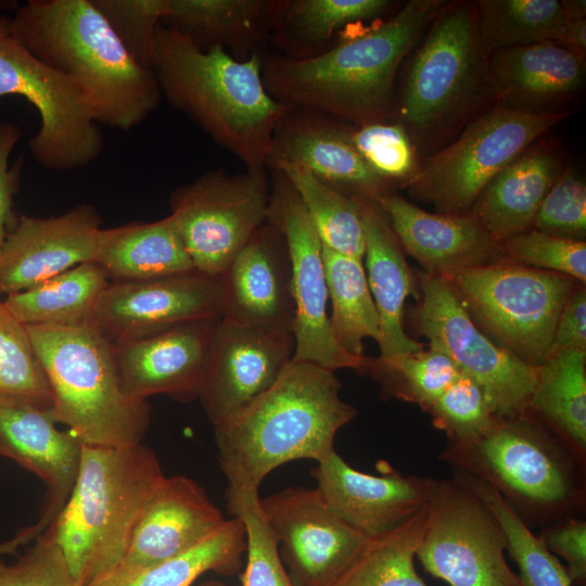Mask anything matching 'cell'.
Wrapping results in <instances>:
<instances>
[{"label": "cell", "mask_w": 586, "mask_h": 586, "mask_svg": "<svg viewBox=\"0 0 586 586\" xmlns=\"http://www.w3.org/2000/svg\"><path fill=\"white\" fill-rule=\"evenodd\" d=\"M441 0H410L395 15L304 59H263L267 91L290 109L360 126L396 115L400 63L422 36Z\"/></svg>", "instance_id": "1"}, {"label": "cell", "mask_w": 586, "mask_h": 586, "mask_svg": "<svg viewBox=\"0 0 586 586\" xmlns=\"http://www.w3.org/2000/svg\"><path fill=\"white\" fill-rule=\"evenodd\" d=\"M341 388L333 371L292 358L271 387L213 425L228 487L258 489L286 462L335 451L337 432L357 416Z\"/></svg>", "instance_id": "2"}, {"label": "cell", "mask_w": 586, "mask_h": 586, "mask_svg": "<svg viewBox=\"0 0 586 586\" xmlns=\"http://www.w3.org/2000/svg\"><path fill=\"white\" fill-rule=\"evenodd\" d=\"M263 56L199 49L162 24L153 73L162 97L249 170H266L275 130L290 111L266 89Z\"/></svg>", "instance_id": "3"}, {"label": "cell", "mask_w": 586, "mask_h": 586, "mask_svg": "<svg viewBox=\"0 0 586 586\" xmlns=\"http://www.w3.org/2000/svg\"><path fill=\"white\" fill-rule=\"evenodd\" d=\"M10 36L76 81L100 125L129 131L158 106L162 94L153 71L129 54L91 0H28L11 17Z\"/></svg>", "instance_id": "4"}, {"label": "cell", "mask_w": 586, "mask_h": 586, "mask_svg": "<svg viewBox=\"0 0 586 586\" xmlns=\"http://www.w3.org/2000/svg\"><path fill=\"white\" fill-rule=\"evenodd\" d=\"M164 477L155 453L142 442L82 445L73 491L47 527L79 586L120 565L139 517Z\"/></svg>", "instance_id": "5"}, {"label": "cell", "mask_w": 586, "mask_h": 586, "mask_svg": "<svg viewBox=\"0 0 586 586\" xmlns=\"http://www.w3.org/2000/svg\"><path fill=\"white\" fill-rule=\"evenodd\" d=\"M441 459L496 489L528 526L579 515L585 505L584 463L527 411L448 443Z\"/></svg>", "instance_id": "6"}, {"label": "cell", "mask_w": 586, "mask_h": 586, "mask_svg": "<svg viewBox=\"0 0 586 586\" xmlns=\"http://www.w3.org/2000/svg\"><path fill=\"white\" fill-rule=\"evenodd\" d=\"M26 329L50 387L55 423L87 445L142 442L151 407L126 393L113 343L93 323Z\"/></svg>", "instance_id": "7"}, {"label": "cell", "mask_w": 586, "mask_h": 586, "mask_svg": "<svg viewBox=\"0 0 586 586\" xmlns=\"http://www.w3.org/2000/svg\"><path fill=\"white\" fill-rule=\"evenodd\" d=\"M497 100L474 4L443 5L411 62L397 109L399 124L410 139H432Z\"/></svg>", "instance_id": "8"}, {"label": "cell", "mask_w": 586, "mask_h": 586, "mask_svg": "<svg viewBox=\"0 0 586 586\" xmlns=\"http://www.w3.org/2000/svg\"><path fill=\"white\" fill-rule=\"evenodd\" d=\"M492 340L534 367L549 357L559 315L575 280L519 263L469 267L442 276Z\"/></svg>", "instance_id": "9"}, {"label": "cell", "mask_w": 586, "mask_h": 586, "mask_svg": "<svg viewBox=\"0 0 586 586\" xmlns=\"http://www.w3.org/2000/svg\"><path fill=\"white\" fill-rule=\"evenodd\" d=\"M564 117V112L495 105L471 119L453 143L415 169L405 186L445 214L466 212L502 169Z\"/></svg>", "instance_id": "10"}, {"label": "cell", "mask_w": 586, "mask_h": 586, "mask_svg": "<svg viewBox=\"0 0 586 586\" xmlns=\"http://www.w3.org/2000/svg\"><path fill=\"white\" fill-rule=\"evenodd\" d=\"M8 95L25 98L39 114L40 126L28 149L41 167L74 170L102 153L101 125L86 91L35 59L11 36L0 42V100Z\"/></svg>", "instance_id": "11"}, {"label": "cell", "mask_w": 586, "mask_h": 586, "mask_svg": "<svg viewBox=\"0 0 586 586\" xmlns=\"http://www.w3.org/2000/svg\"><path fill=\"white\" fill-rule=\"evenodd\" d=\"M421 300L415 320L429 347L447 355L483 391L495 418L527 411L537 380L528 365L492 340L472 319L442 276H420Z\"/></svg>", "instance_id": "12"}, {"label": "cell", "mask_w": 586, "mask_h": 586, "mask_svg": "<svg viewBox=\"0 0 586 586\" xmlns=\"http://www.w3.org/2000/svg\"><path fill=\"white\" fill-rule=\"evenodd\" d=\"M505 532L489 508L456 479L436 480L416 557L449 586H521L505 557Z\"/></svg>", "instance_id": "13"}, {"label": "cell", "mask_w": 586, "mask_h": 586, "mask_svg": "<svg viewBox=\"0 0 586 586\" xmlns=\"http://www.w3.org/2000/svg\"><path fill=\"white\" fill-rule=\"evenodd\" d=\"M270 182L266 170L230 175L209 170L174 190L170 214L194 268L219 277L267 220Z\"/></svg>", "instance_id": "14"}, {"label": "cell", "mask_w": 586, "mask_h": 586, "mask_svg": "<svg viewBox=\"0 0 586 586\" xmlns=\"http://www.w3.org/2000/svg\"><path fill=\"white\" fill-rule=\"evenodd\" d=\"M267 221L283 234L291 260L295 302L293 359L333 372L346 368L361 371L368 357L345 352L330 328L322 242L295 189L276 169L270 180Z\"/></svg>", "instance_id": "15"}, {"label": "cell", "mask_w": 586, "mask_h": 586, "mask_svg": "<svg viewBox=\"0 0 586 586\" xmlns=\"http://www.w3.org/2000/svg\"><path fill=\"white\" fill-rule=\"evenodd\" d=\"M260 505L293 586H334L370 540L339 519L316 487H286Z\"/></svg>", "instance_id": "16"}, {"label": "cell", "mask_w": 586, "mask_h": 586, "mask_svg": "<svg viewBox=\"0 0 586 586\" xmlns=\"http://www.w3.org/2000/svg\"><path fill=\"white\" fill-rule=\"evenodd\" d=\"M218 277L198 270L141 281H110L93 326L113 344L221 318Z\"/></svg>", "instance_id": "17"}, {"label": "cell", "mask_w": 586, "mask_h": 586, "mask_svg": "<svg viewBox=\"0 0 586 586\" xmlns=\"http://www.w3.org/2000/svg\"><path fill=\"white\" fill-rule=\"evenodd\" d=\"M292 332L219 319L199 396L212 425L266 392L294 356Z\"/></svg>", "instance_id": "18"}, {"label": "cell", "mask_w": 586, "mask_h": 586, "mask_svg": "<svg viewBox=\"0 0 586 586\" xmlns=\"http://www.w3.org/2000/svg\"><path fill=\"white\" fill-rule=\"evenodd\" d=\"M101 225L91 204H79L54 217L20 215L0 247V293L22 292L92 263Z\"/></svg>", "instance_id": "19"}, {"label": "cell", "mask_w": 586, "mask_h": 586, "mask_svg": "<svg viewBox=\"0 0 586 586\" xmlns=\"http://www.w3.org/2000/svg\"><path fill=\"white\" fill-rule=\"evenodd\" d=\"M386 468L380 475L365 473L333 451L317 462L311 474L316 489L332 512L360 534L375 538L417 514L426 505L436 482Z\"/></svg>", "instance_id": "20"}, {"label": "cell", "mask_w": 586, "mask_h": 586, "mask_svg": "<svg viewBox=\"0 0 586 586\" xmlns=\"http://www.w3.org/2000/svg\"><path fill=\"white\" fill-rule=\"evenodd\" d=\"M278 163L295 166L359 201L378 202L390 193L391 184L354 146L351 127L318 113L290 109L275 130L267 166Z\"/></svg>", "instance_id": "21"}, {"label": "cell", "mask_w": 586, "mask_h": 586, "mask_svg": "<svg viewBox=\"0 0 586 586\" xmlns=\"http://www.w3.org/2000/svg\"><path fill=\"white\" fill-rule=\"evenodd\" d=\"M222 320L292 332V267L281 231L266 220L218 277Z\"/></svg>", "instance_id": "22"}, {"label": "cell", "mask_w": 586, "mask_h": 586, "mask_svg": "<svg viewBox=\"0 0 586 586\" xmlns=\"http://www.w3.org/2000/svg\"><path fill=\"white\" fill-rule=\"evenodd\" d=\"M218 321H194L113 344L126 393L140 400L158 394L181 403L199 398Z\"/></svg>", "instance_id": "23"}, {"label": "cell", "mask_w": 586, "mask_h": 586, "mask_svg": "<svg viewBox=\"0 0 586 586\" xmlns=\"http://www.w3.org/2000/svg\"><path fill=\"white\" fill-rule=\"evenodd\" d=\"M225 521L199 483L184 475H165L142 510L119 566L143 568L180 556Z\"/></svg>", "instance_id": "24"}, {"label": "cell", "mask_w": 586, "mask_h": 586, "mask_svg": "<svg viewBox=\"0 0 586 586\" xmlns=\"http://www.w3.org/2000/svg\"><path fill=\"white\" fill-rule=\"evenodd\" d=\"M50 412L20 404H0V456L16 461L47 486L41 532L65 506L76 481L84 443L60 430Z\"/></svg>", "instance_id": "25"}, {"label": "cell", "mask_w": 586, "mask_h": 586, "mask_svg": "<svg viewBox=\"0 0 586 586\" xmlns=\"http://www.w3.org/2000/svg\"><path fill=\"white\" fill-rule=\"evenodd\" d=\"M377 203L403 251L428 273L445 276L484 265L501 247L472 215L433 214L394 193Z\"/></svg>", "instance_id": "26"}, {"label": "cell", "mask_w": 586, "mask_h": 586, "mask_svg": "<svg viewBox=\"0 0 586 586\" xmlns=\"http://www.w3.org/2000/svg\"><path fill=\"white\" fill-rule=\"evenodd\" d=\"M365 229L362 258L368 285L380 320V358L419 352L423 343L404 330V305L415 292L404 251L377 202L360 201Z\"/></svg>", "instance_id": "27"}, {"label": "cell", "mask_w": 586, "mask_h": 586, "mask_svg": "<svg viewBox=\"0 0 586 586\" xmlns=\"http://www.w3.org/2000/svg\"><path fill=\"white\" fill-rule=\"evenodd\" d=\"M564 170L556 146L532 144L483 190L471 214L498 243L533 226L545 196Z\"/></svg>", "instance_id": "28"}, {"label": "cell", "mask_w": 586, "mask_h": 586, "mask_svg": "<svg viewBox=\"0 0 586 586\" xmlns=\"http://www.w3.org/2000/svg\"><path fill=\"white\" fill-rule=\"evenodd\" d=\"M489 68L502 104L526 112H548L586 77L585 56L551 41L496 51Z\"/></svg>", "instance_id": "29"}, {"label": "cell", "mask_w": 586, "mask_h": 586, "mask_svg": "<svg viewBox=\"0 0 586 586\" xmlns=\"http://www.w3.org/2000/svg\"><path fill=\"white\" fill-rule=\"evenodd\" d=\"M271 9L269 0H164L161 24L201 50L245 60L269 39Z\"/></svg>", "instance_id": "30"}, {"label": "cell", "mask_w": 586, "mask_h": 586, "mask_svg": "<svg viewBox=\"0 0 586 586\" xmlns=\"http://www.w3.org/2000/svg\"><path fill=\"white\" fill-rule=\"evenodd\" d=\"M92 263L110 281H141L196 270L171 215L102 228Z\"/></svg>", "instance_id": "31"}, {"label": "cell", "mask_w": 586, "mask_h": 586, "mask_svg": "<svg viewBox=\"0 0 586 586\" xmlns=\"http://www.w3.org/2000/svg\"><path fill=\"white\" fill-rule=\"evenodd\" d=\"M246 552L243 522L232 517L191 550L143 568L118 566L85 586H191L201 575L241 573Z\"/></svg>", "instance_id": "32"}, {"label": "cell", "mask_w": 586, "mask_h": 586, "mask_svg": "<svg viewBox=\"0 0 586 586\" xmlns=\"http://www.w3.org/2000/svg\"><path fill=\"white\" fill-rule=\"evenodd\" d=\"M109 283L100 266L84 263L25 291L7 295L2 302L25 326L89 324Z\"/></svg>", "instance_id": "33"}, {"label": "cell", "mask_w": 586, "mask_h": 586, "mask_svg": "<svg viewBox=\"0 0 586 586\" xmlns=\"http://www.w3.org/2000/svg\"><path fill=\"white\" fill-rule=\"evenodd\" d=\"M527 412L539 418L585 463L586 351H562L537 367Z\"/></svg>", "instance_id": "34"}, {"label": "cell", "mask_w": 586, "mask_h": 586, "mask_svg": "<svg viewBox=\"0 0 586 586\" xmlns=\"http://www.w3.org/2000/svg\"><path fill=\"white\" fill-rule=\"evenodd\" d=\"M388 0H280L272 1L269 39L283 56L304 59L344 27L377 20ZM314 54V52H313Z\"/></svg>", "instance_id": "35"}, {"label": "cell", "mask_w": 586, "mask_h": 586, "mask_svg": "<svg viewBox=\"0 0 586 586\" xmlns=\"http://www.w3.org/2000/svg\"><path fill=\"white\" fill-rule=\"evenodd\" d=\"M322 255L331 303L332 334L349 355L362 358L364 340L380 339V320L362 259L334 252L322 244Z\"/></svg>", "instance_id": "36"}, {"label": "cell", "mask_w": 586, "mask_h": 586, "mask_svg": "<svg viewBox=\"0 0 586 586\" xmlns=\"http://www.w3.org/2000/svg\"><path fill=\"white\" fill-rule=\"evenodd\" d=\"M480 40L499 50L552 41L570 17L558 0H480L474 4Z\"/></svg>", "instance_id": "37"}, {"label": "cell", "mask_w": 586, "mask_h": 586, "mask_svg": "<svg viewBox=\"0 0 586 586\" xmlns=\"http://www.w3.org/2000/svg\"><path fill=\"white\" fill-rule=\"evenodd\" d=\"M271 168L282 173L295 189L326 247L364 258L365 229L359 200L328 187L290 164L278 163Z\"/></svg>", "instance_id": "38"}, {"label": "cell", "mask_w": 586, "mask_h": 586, "mask_svg": "<svg viewBox=\"0 0 586 586\" xmlns=\"http://www.w3.org/2000/svg\"><path fill=\"white\" fill-rule=\"evenodd\" d=\"M453 477L479 496L500 523L507 539L506 550L519 569L521 586H574L558 557L496 489L461 471L453 470Z\"/></svg>", "instance_id": "39"}, {"label": "cell", "mask_w": 586, "mask_h": 586, "mask_svg": "<svg viewBox=\"0 0 586 586\" xmlns=\"http://www.w3.org/2000/svg\"><path fill=\"white\" fill-rule=\"evenodd\" d=\"M426 521V505L397 528L370 538L334 586H426L415 558Z\"/></svg>", "instance_id": "40"}, {"label": "cell", "mask_w": 586, "mask_h": 586, "mask_svg": "<svg viewBox=\"0 0 586 586\" xmlns=\"http://www.w3.org/2000/svg\"><path fill=\"white\" fill-rule=\"evenodd\" d=\"M361 371L381 384L383 396L415 403L424 411L461 374L447 355L432 347L392 358H368Z\"/></svg>", "instance_id": "41"}, {"label": "cell", "mask_w": 586, "mask_h": 586, "mask_svg": "<svg viewBox=\"0 0 586 586\" xmlns=\"http://www.w3.org/2000/svg\"><path fill=\"white\" fill-rule=\"evenodd\" d=\"M0 404L50 412L52 396L26 326L0 301Z\"/></svg>", "instance_id": "42"}, {"label": "cell", "mask_w": 586, "mask_h": 586, "mask_svg": "<svg viewBox=\"0 0 586 586\" xmlns=\"http://www.w3.org/2000/svg\"><path fill=\"white\" fill-rule=\"evenodd\" d=\"M225 498L228 512L245 526L246 562L239 574L242 586H293L264 515L258 489L227 486Z\"/></svg>", "instance_id": "43"}, {"label": "cell", "mask_w": 586, "mask_h": 586, "mask_svg": "<svg viewBox=\"0 0 586 586\" xmlns=\"http://www.w3.org/2000/svg\"><path fill=\"white\" fill-rule=\"evenodd\" d=\"M425 411L448 443L476 438L496 419L481 387L463 373Z\"/></svg>", "instance_id": "44"}, {"label": "cell", "mask_w": 586, "mask_h": 586, "mask_svg": "<svg viewBox=\"0 0 586 586\" xmlns=\"http://www.w3.org/2000/svg\"><path fill=\"white\" fill-rule=\"evenodd\" d=\"M129 54L153 71L164 0H91Z\"/></svg>", "instance_id": "45"}, {"label": "cell", "mask_w": 586, "mask_h": 586, "mask_svg": "<svg viewBox=\"0 0 586 586\" xmlns=\"http://www.w3.org/2000/svg\"><path fill=\"white\" fill-rule=\"evenodd\" d=\"M354 146L368 166L391 186L406 182L415 171V149L399 123H371L351 127Z\"/></svg>", "instance_id": "46"}, {"label": "cell", "mask_w": 586, "mask_h": 586, "mask_svg": "<svg viewBox=\"0 0 586 586\" xmlns=\"http://www.w3.org/2000/svg\"><path fill=\"white\" fill-rule=\"evenodd\" d=\"M500 245L519 264L564 275L583 284L586 281L584 240L551 235L533 229L511 237Z\"/></svg>", "instance_id": "47"}, {"label": "cell", "mask_w": 586, "mask_h": 586, "mask_svg": "<svg viewBox=\"0 0 586 586\" xmlns=\"http://www.w3.org/2000/svg\"><path fill=\"white\" fill-rule=\"evenodd\" d=\"M535 230L582 240L586 233V186L571 169L563 170L535 216Z\"/></svg>", "instance_id": "48"}, {"label": "cell", "mask_w": 586, "mask_h": 586, "mask_svg": "<svg viewBox=\"0 0 586 586\" xmlns=\"http://www.w3.org/2000/svg\"><path fill=\"white\" fill-rule=\"evenodd\" d=\"M0 586H79L46 528L15 562L0 561Z\"/></svg>", "instance_id": "49"}, {"label": "cell", "mask_w": 586, "mask_h": 586, "mask_svg": "<svg viewBox=\"0 0 586 586\" xmlns=\"http://www.w3.org/2000/svg\"><path fill=\"white\" fill-rule=\"evenodd\" d=\"M539 537L553 555L562 557L574 586L586 582V521L581 515L561 518L540 527Z\"/></svg>", "instance_id": "50"}, {"label": "cell", "mask_w": 586, "mask_h": 586, "mask_svg": "<svg viewBox=\"0 0 586 586\" xmlns=\"http://www.w3.org/2000/svg\"><path fill=\"white\" fill-rule=\"evenodd\" d=\"M22 137V129L11 122H0V247L15 226L18 216L14 211V198L20 188L23 156L12 167L9 158Z\"/></svg>", "instance_id": "51"}, {"label": "cell", "mask_w": 586, "mask_h": 586, "mask_svg": "<svg viewBox=\"0 0 586 586\" xmlns=\"http://www.w3.org/2000/svg\"><path fill=\"white\" fill-rule=\"evenodd\" d=\"M566 349L586 351V290L584 284L574 290L559 315L549 357Z\"/></svg>", "instance_id": "52"}, {"label": "cell", "mask_w": 586, "mask_h": 586, "mask_svg": "<svg viewBox=\"0 0 586 586\" xmlns=\"http://www.w3.org/2000/svg\"><path fill=\"white\" fill-rule=\"evenodd\" d=\"M551 42L569 49L582 56L586 53V20L570 18L560 28Z\"/></svg>", "instance_id": "53"}, {"label": "cell", "mask_w": 586, "mask_h": 586, "mask_svg": "<svg viewBox=\"0 0 586 586\" xmlns=\"http://www.w3.org/2000/svg\"><path fill=\"white\" fill-rule=\"evenodd\" d=\"M11 17L0 15V42L10 37Z\"/></svg>", "instance_id": "54"}, {"label": "cell", "mask_w": 586, "mask_h": 586, "mask_svg": "<svg viewBox=\"0 0 586 586\" xmlns=\"http://www.w3.org/2000/svg\"><path fill=\"white\" fill-rule=\"evenodd\" d=\"M199 586H226V585L219 581L209 579V581L201 583Z\"/></svg>", "instance_id": "55"}]
</instances>
